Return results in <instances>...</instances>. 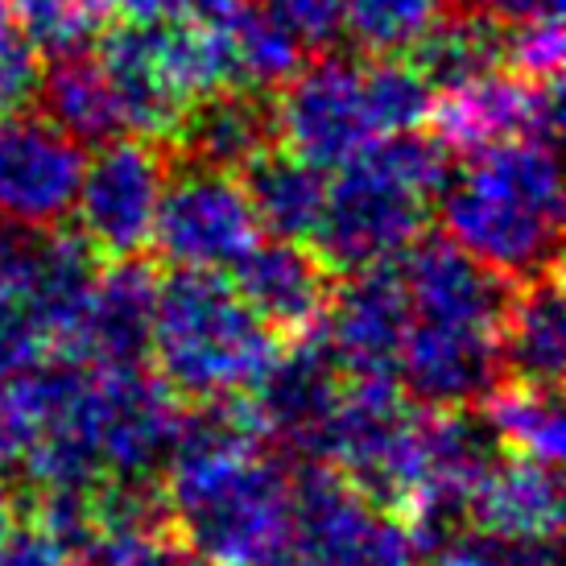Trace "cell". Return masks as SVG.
I'll return each mask as SVG.
<instances>
[{
    "label": "cell",
    "instance_id": "cell-4",
    "mask_svg": "<svg viewBox=\"0 0 566 566\" xmlns=\"http://www.w3.org/2000/svg\"><path fill=\"white\" fill-rule=\"evenodd\" d=\"M413 413L397 380H344V394L331 409L315 459L331 463L368 501L397 513L418 488Z\"/></svg>",
    "mask_w": 566,
    "mask_h": 566
},
{
    "label": "cell",
    "instance_id": "cell-24",
    "mask_svg": "<svg viewBox=\"0 0 566 566\" xmlns=\"http://www.w3.org/2000/svg\"><path fill=\"white\" fill-rule=\"evenodd\" d=\"M475 409H480V418H484L488 430H492V439L501 442L504 455L563 463V455H566L563 389L501 377L484 397H480Z\"/></svg>",
    "mask_w": 566,
    "mask_h": 566
},
{
    "label": "cell",
    "instance_id": "cell-3",
    "mask_svg": "<svg viewBox=\"0 0 566 566\" xmlns=\"http://www.w3.org/2000/svg\"><path fill=\"white\" fill-rule=\"evenodd\" d=\"M174 530L211 566H269L290 537V468L265 455L166 468Z\"/></svg>",
    "mask_w": 566,
    "mask_h": 566
},
{
    "label": "cell",
    "instance_id": "cell-37",
    "mask_svg": "<svg viewBox=\"0 0 566 566\" xmlns=\"http://www.w3.org/2000/svg\"><path fill=\"white\" fill-rule=\"evenodd\" d=\"M25 447H30V422H25V413L17 409L13 394L0 385V463L21 459Z\"/></svg>",
    "mask_w": 566,
    "mask_h": 566
},
{
    "label": "cell",
    "instance_id": "cell-15",
    "mask_svg": "<svg viewBox=\"0 0 566 566\" xmlns=\"http://www.w3.org/2000/svg\"><path fill=\"white\" fill-rule=\"evenodd\" d=\"M504 377L496 327L413 318L397 356V389L422 409L480 406Z\"/></svg>",
    "mask_w": 566,
    "mask_h": 566
},
{
    "label": "cell",
    "instance_id": "cell-28",
    "mask_svg": "<svg viewBox=\"0 0 566 566\" xmlns=\"http://www.w3.org/2000/svg\"><path fill=\"white\" fill-rule=\"evenodd\" d=\"M9 13L42 59L92 50L108 21L104 0H9Z\"/></svg>",
    "mask_w": 566,
    "mask_h": 566
},
{
    "label": "cell",
    "instance_id": "cell-36",
    "mask_svg": "<svg viewBox=\"0 0 566 566\" xmlns=\"http://www.w3.org/2000/svg\"><path fill=\"white\" fill-rule=\"evenodd\" d=\"M459 17H480L492 25H525V21H546L563 17V0H442Z\"/></svg>",
    "mask_w": 566,
    "mask_h": 566
},
{
    "label": "cell",
    "instance_id": "cell-21",
    "mask_svg": "<svg viewBox=\"0 0 566 566\" xmlns=\"http://www.w3.org/2000/svg\"><path fill=\"white\" fill-rule=\"evenodd\" d=\"M468 525L501 537H558L563 530L558 463L501 455L468 496Z\"/></svg>",
    "mask_w": 566,
    "mask_h": 566
},
{
    "label": "cell",
    "instance_id": "cell-32",
    "mask_svg": "<svg viewBox=\"0 0 566 566\" xmlns=\"http://www.w3.org/2000/svg\"><path fill=\"white\" fill-rule=\"evenodd\" d=\"M42 80V54L30 46V38L17 30L0 33V116L30 112Z\"/></svg>",
    "mask_w": 566,
    "mask_h": 566
},
{
    "label": "cell",
    "instance_id": "cell-22",
    "mask_svg": "<svg viewBox=\"0 0 566 566\" xmlns=\"http://www.w3.org/2000/svg\"><path fill=\"white\" fill-rule=\"evenodd\" d=\"M33 108L54 128H63L71 142H80L83 149L128 133L120 104L108 87V75L95 59V46L42 59V80H38Z\"/></svg>",
    "mask_w": 566,
    "mask_h": 566
},
{
    "label": "cell",
    "instance_id": "cell-7",
    "mask_svg": "<svg viewBox=\"0 0 566 566\" xmlns=\"http://www.w3.org/2000/svg\"><path fill=\"white\" fill-rule=\"evenodd\" d=\"M256 216L237 174L170 161L149 249L174 269L223 273L256 240Z\"/></svg>",
    "mask_w": 566,
    "mask_h": 566
},
{
    "label": "cell",
    "instance_id": "cell-12",
    "mask_svg": "<svg viewBox=\"0 0 566 566\" xmlns=\"http://www.w3.org/2000/svg\"><path fill=\"white\" fill-rule=\"evenodd\" d=\"M409 331V298L397 265L344 273L335 282L318 339L347 380H397V356Z\"/></svg>",
    "mask_w": 566,
    "mask_h": 566
},
{
    "label": "cell",
    "instance_id": "cell-33",
    "mask_svg": "<svg viewBox=\"0 0 566 566\" xmlns=\"http://www.w3.org/2000/svg\"><path fill=\"white\" fill-rule=\"evenodd\" d=\"M273 13L285 21V30L302 42L306 54L335 50L344 38V0H265Z\"/></svg>",
    "mask_w": 566,
    "mask_h": 566
},
{
    "label": "cell",
    "instance_id": "cell-18",
    "mask_svg": "<svg viewBox=\"0 0 566 566\" xmlns=\"http://www.w3.org/2000/svg\"><path fill=\"white\" fill-rule=\"evenodd\" d=\"M401 273L413 318H439V323H475V327H501L509 285L501 273L480 265L472 252H463L447 237H418L394 261Z\"/></svg>",
    "mask_w": 566,
    "mask_h": 566
},
{
    "label": "cell",
    "instance_id": "cell-35",
    "mask_svg": "<svg viewBox=\"0 0 566 566\" xmlns=\"http://www.w3.org/2000/svg\"><path fill=\"white\" fill-rule=\"evenodd\" d=\"M0 566H71V558L38 521H21L0 542Z\"/></svg>",
    "mask_w": 566,
    "mask_h": 566
},
{
    "label": "cell",
    "instance_id": "cell-1",
    "mask_svg": "<svg viewBox=\"0 0 566 566\" xmlns=\"http://www.w3.org/2000/svg\"><path fill=\"white\" fill-rule=\"evenodd\" d=\"M434 203L447 240L504 282H530L558 269L563 178L554 145L501 142L468 154Z\"/></svg>",
    "mask_w": 566,
    "mask_h": 566
},
{
    "label": "cell",
    "instance_id": "cell-31",
    "mask_svg": "<svg viewBox=\"0 0 566 566\" xmlns=\"http://www.w3.org/2000/svg\"><path fill=\"white\" fill-rule=\"evenodd\" d=\"M504 66L530 80H558L563 71V21H525L504 25Z\"/></svg>",
    "mask_w": 566,
    "mask_h": 566
},
{
    "label": "cell",
    "instance_id": "cell-34",
    "mask_svg": "<svg viewBox=\"0 0 566 566\" xmlns=\"http://www.w3.org/2000/svg\"><path fill=\"white\" fill-rule=\"evenodd\" d=\"M240 0H104L108 17L120 21H203V25H223Z\"/></svg>",
    "mask_w": 566,
    "mask_h": 566
},
{
    "label": "cell",
    "instance_id": "cell-14",
    "mask_svg": "<svg viewBox=\"0 0 566 566\" xmlns=\"http://www.w3.org/2000/svg\"><path fill=\"white\" fill-rule=\"evenodd\" d=\"M344 380L318 331H311L290 339V347H277V356L244 394V401L261 426V439L277 442L294 459H315L323 426L344 394Z\"/></svg>",
    "mask_w": 566,
    "mask_h": 566
},
{
    "label": "cell",
    "instance_id": "cell-30",
    "mask_svg": "<svg viewBox=\"0 0 566 566\" xmlns=\"http://www.w3.org/2000/svg\"><path fill=\"white\" fill-rule=\"evenodd\" d=\"M54 352L50 331L25 302L0 298V385H13Z\"/></svg>",
    "mask_w": 566,
    "mask_h": 566
},
{
    "label": "cell",
    "instance_id": "cell-23",
    "mask_svg": "<svg viewBox=\"0 0 566 566\" xmlns=\"http://www.w3.org/2000/svg\"><path fill=\"white\" fill-rule=\"evenodd\" d=\"M240 187L249 195L261 232L302 244L315 237L327 203V178L315 161L290 154L285 145H273L240 170Z\"/></svg>",
    "mask_w": 566,
    "mask_h": 566
},
{
    "label": "cell",
    "instance_id": "cell-11",
    "mask_svg": "<svg viewBox=\"0 0 566 566\" xmlns=\"http://www.w3.org/2000/svg\"><path fill=\"white\" fill-rule=\"evenodd\" d=\"M83 161V145L71 142L46 116H0V216L38 228L71 223Z\"/></svg>",
    "mask_w": 566,
    "mask_h": 566
},
{
    "label": "cell",
    "instance_id": "cell-9",
    "mask_svg": "<svg viewBox=\"0 0 566 566\" xmlns=\"http://www.w3.org/2000/svg\"><path fill=\"white\" fill-rule=\"evenodd\" d=\"M426 125L455 158L480 154L501 142L558 145L563 87L558 80H530L509 66H496L451 92H434Z\"/></svg>",
    "mask_w": 566,
    "mask_h": 566
},
{
    "label": "cell",
    "instance_id": "cell-16",
    "mask_svg": "<svg viewBox=\"0 0 566 566\" xmlns=\"http://www.w3.org/2000/svg\"><path fill=\"white\" fill-rule=\"evenodd\" d=\"M161 145H166L170 161L240 174L252 158L282 145L273 92H261L249 83H223V87L195 95L187 108L178 112V120L161 137Z\"/></svg>",
    "mask_w": 566,
    "mask_h": 566
},
{
    "label": "cell",
    "instance_id": "cell-27",
    "mask_svg": "<svg viewBox=\"0 0 566 566\" xmlns=\"http://www.w3.org/2000/svg\"><path fill=\"white\" fill-rule=\"evenodd\" d=\"M360 83L377 137L426 125L430 104H434V87L413 71L406 54H364Z\"/></svg>",
    "mask_w": 566,
    "mask_h": 566
},
{
    "label": "cell",
    "instance_id": "cell-8",
    "mask_svg": "<svg viewBox=\"0 0 566 566\" xmlns=\"http://www.w3.org/2000/svg\"><path fill=\"white\" fill-rule=\"evenodd\" d=\"M277 137L290 154L315 161L318 170H339L377 142V128L364 104L360 63L318 50L273 92Z\"/></svg>",
    "mask_w": 566,
    "mask_h": 566
},
{
    "label": "cell",
    "instance_id": "cell-10",
    "mask_svg": "<svg viewBox=\"0 0 566 566\" xmlns=\"http://www.w3.org/2000/svg\"><path fill=\"white\" fill-rule=\"evenodd\" d=\"M178 394L149 368L92 373L87 426L104 475H161L170 459Z\"/></svg>",
    "mask_w": 566,
    "mask_h": 566
},
{
    "label": "cell",
    "instance_id": "cell-26",
    "mask_svg": "<svg viewBox=\"0 0 566 566\" xmlns=\"http://www.w3.org/2000/svg\"><path fill=\"white\" fill-rule=\"evenodd\" d=\"M220 30L228 38V50H232L237 83H249L261 92H277L306 59L302 42L285 30V21L265 0H240Z\"/></svg>",
    "mask_w": 566,
    "mask_h": 566
},
{
    "label": "cell",
    "instance_id": "cell-2",
    "mask_svg": "<svg viewBox=\"0 0 566 566\" xmlns=\"http://www.w3.org/2000/svg\"><path fill=\"white\" fill-rule=\"evenodd\" d=\"M282 339L252 315L237 285L211 269H170L158 277L154 352L158 377L178 401L249 394Z\"/></svg>",
    "mask_w": 566,
    "mask_h": 566
},
{
    "label": "cell",
    "instance_id": "cell-29",
    "mask_svg": "<svg viewBox=\"0 0 566 566\" xmlns=\"http://www.w3.org/2000/svg\"><path fill=\"white\" fill-rule=\"evenodd\" d=\"M439 17L442 0H344V33L360 54H406Z\"/></svg>",
    "mask_w": 566,
    "mask_h": 566
},
{
    "label": "cell",
    "instance_id": "cell-25",
    "mask_svg": "<svg viewBox=\"0 0 566 566\" xmlns=\"http://www.w3.org/2000/svg\"><path fill=\"white\" fill-rule=\"evenodd\" d=\"M413 71L422 75L434 92H451L459 83L480 80L488 71L504 66V25L480 21V17H447L406 50Z\"/></svg>",
    "mask_w": 566,
    "mask_h": 566
},
{
    "label": "cell",
    "instance_id": "cell-19",
    "mask_svg": "<svg viewBox=\"0 0 566 566\" xmlns=\"http://www.w3.org/2000/svg\"><path fill=\"white\" fill-rule=\"evenodd\" d=\"M95 59L108 75V87L120 104L128 133L161 142L178 120V112L187 108V95L170 71L161 21H149V25L125 21L116 30L99 33Z\"/></svg>",
    "mask_w": 566,
    "mask_h": 566
},
{
    "label": "cell",
    "instance_id": "cell-13",
    "mask_svg": "<svg viewBox=\"0 0 566 566\" xmlns=\"http://www.w3.org/2000/svg\"><path fill=\"white\" fill-rule=\"evenodd\" d=\"M158 269L149 256H116L99 265L83 315L59 352L87 364L95 373L142 368L154 352V315H158Z\"/></svg>",
    "mask_w": 566,
    "mask_h": 566
},
{
    "label": "cell",
    "instance_id": "cell-38",
    "mask_svg": "<svg viewBox=\"0 0 566 566\" xmlns=\"http://www.w3.org/2000/svg\"><path fill=\"white\" fill-rule=\"evenodd\" d=\"M25 521V488L0 472V542Z\"/></svg>",
    "mask_w": 566,
    "mask_h": 566
},
{
    "label": "cell",
    "instance_id": "cell-17",
    "mask_svg": "<svg viewBox=\"0 0 566 566\" xmlns=\"http://www.w3.org/2000/svg\"><path fill=\"white\" fill-rule=\"evenodd\" d=\"M335 282L339 273L302 240H252L249 252L232 265L237 294L277 339L318 331Z\"/></svg>",
    "mask_w": 566,
    "mask_h": 566
},
{
    "label": "cell",
    "instance_id": "cell-20",
    "mask_svg": "<svg viewBox=\"0 0 566 566\" xmlns=\"http://www.w3.org/2000/svg\"><path fill=\"white\" fill-rule=\"evenodd\" d=\"M504 377L563 389L566 373V302L558 269L509 285L501 327H496Z\"/></svg>",
    "mask_w": 566,
    "mask_h": 566
},
{
    "label": "cell",
    "instance_id": "cell-6",
    "mask_svg": "<svg viewBox=\"0 0 566 566\" xmlns=\"http://www.w3.org/2000/svg\"><path fill=\"white\" fill-rule=\"evenodd\" d=\"M166 174H170L166 145L137 133L95 145V154L83 161L75 216L80 232L104 261L149 252Z\"/></svg>",
    "mask_w": 566,
    "mask_h": 566
},
{
    "label": "cell",
    "instance_id": "cell-5",
    "mask_svg": "<svg viewBox=\"0 0 566 566\" xmlns=\"http://www.w3.org/2000/svg\"><path fill=\"white\" fill-rule=\"evenodd\" d=\"M426 207L430 199H422L389 170H380L368 154H356L347 166H339V178L327 182L323 220L311 240L339 277L394 265L426 232Z\"/></svg>",
    "mask_w": 566,
    "mask_h": 566
}]
</instances>
